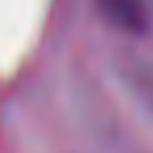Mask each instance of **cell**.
Returning <instances> with one entry per match:
<instances>
[{"label": "cell", "instance_id": "cell-1", "mask_svg": "<svg viewBox=\"0 0 153 153\" xmlns=\"http://www.w3.org/2000/svg\"><path fill=\"white\" fill-rule=\"evenodd\" d=\"M115 76L130 97L153 115V61L134 51L115 55Z\"/></svg>", "mask_w": 153, "mask_h": 153}, {"label": "cell", "instance_id": "cell-2", "mask_svg": "<svg viewBox=\"0 0 153 153\" xmlns=\"http://www.w3.org/2000/svg\"><path fill=\"white\" fill-rule=\"evenodd\" d=\"M101 19L115 32L138 38L151 30V13L145 0H92Z\"/></svg>", "mask_w": 153, "mask_h": 153}]
</instances>
